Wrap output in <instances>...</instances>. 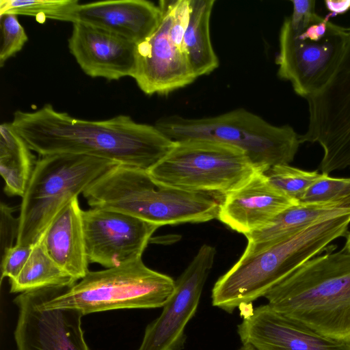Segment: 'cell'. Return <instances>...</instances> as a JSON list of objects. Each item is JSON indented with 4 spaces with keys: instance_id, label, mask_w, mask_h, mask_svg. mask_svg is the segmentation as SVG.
<instances>
[{
    "instance_id": "cell-14",
    "label": "cell",
    "mask_w": 350,
    "mask_h": 350,
    "mask_svg": "<svg viewBox=\"0 0 350 350\" xmlns=\"http://www.w3.org/2000/svg\"><path fill=\"white\" fill-rule=\"evenodd\" d=\"M215 248L203 244L175 281V291L161 314L146 327L138 350H183L185 327L194 317L201 294L213 267Z\"/></svg>"
},
{
    "instance_id": "cell-31",
    "label": "cell",
    "mask_w": 350,
    "mask_h": 350,
    "mask_svg": "<svg viewBox=\"0 0 350 350\" xmlns=\"http://www.w3.org/2000/svg\"><path fill=\"white\" fill-rule=\"evenodd\" d=\"M342 249L346 250L347 252H350V232H349L346 236L345 244Z\"/></svg>"
},
{
    "instance_id": "cell-8",
    "label": "cell",
    "mask_w": 350,
    "mask_h": 350,
    "mask_svg": "<svg viewBox=\"0 0 350 350\" xmlns=\"http://www.w3.org/2000/svg\"><path fill=\"white\" fill-rule=\"evenodd\" d=\"M256 170L238 148L213 140L189 139L174 142L168 153L148 172L163 186L223 197Z\"/></svg>"
},
{
    "instance_id": "cell-13",
    "label": "cell",
    "mask_w": 350,
    "mask_h": 350,
    "mask_svg": "<svg viewBox=\"0 0 350 350\" xmlns=\"http://www.w3.org/2000/svg\"><path fill=\"white\" fill-rule=\"evenodd\" d=\"M89 263L105 269L142 258L158 225L117 211L91 207L83 211Z\"/></svg>"
},
{
    "instance_id": "cell-4",
    "label": "cell",
    "mask_w": 350,
    "mask_h": 350,
    "mask_svg": "<svg viewBox=\"0 0 350 350\" xmlns=\"http://www.w3.org/2000/svg\"><path fill=\"white\" fill-rule=\"evenodd\" d=\"M90 207L122 212L161 226L217 218L219 202L211 195L159 185L148 171L118 165L82 193Z\"/></svg>"
},
{
    "instance_id": "cell-9",
    "label": "cell",
    "mask_w": 350,
    "mask_h": 350,
    "mask_svg": "<svg viewBox=\"0 0 350 350\" xmlns=\"http://www.w3.org/2000/svg\"><path fill=\"white\" fill-rule=\"evenodd\" d=\"M347 36L348 28L315 12L299 18L286 17L279 36L278 76L304 98L315 94L334 73Z\"/></svg>"
},
{
    "instance_id": "cell-6",
    "label": "cell",
    "mask_w": 350,
    "mask_h": 350,
    "mask_svg": "<svg viewBox=\"0 0 350 350\" xmlns=\"http://www.w3.org/2000/svg\"><path fill=\"white\" fill-rule=\"evenodd\" d=\"M118 165L112 161L83 154L41 156L36 161L22 197L15 244L36 245L67 203Z\"/></svg>"
},
{
    "instance_id": "cell-30",
    "label": "cell",
    "mask_w": 350,
    "mask_h": 350,
    "mask_svg": "<svg viewBox=\"0 0 350 350\" xmlns=\"http://www.w3.org/2000/svg\"><path fill=\"white\" fill-rule=\"evenodd\" d=\"M325 4L327 9L331 12L328 16L344 14L350 10V0H326Z\"/></svg>"
},
{
    "instance_id": "cell-20",
    "label": "cell",
    "mask_w": 350,
    "mask_h": 350,
    "mask_svg": "<svg viewBox=\"0 0 350 350\" xmlns=\"http://www.w3.org/2000/svg\"><path fill=\"white\" fill-rule=\"evenodd\" d=\"M350 213V209L299 202L275 217L263 228L245 235L244 253H252L269 243L295 235L323 220Z\"/></svg>"
},
{
    "instance_id": "cell-23",
    "label": "cell",
    "mask_w": 350,
    "mask_h": 350,
    "mask_svg": "<svg viewBox=\"0 0 350 350\" xmlns=\"http://www.w3.org/2000/svg\"><path fill=\"white\" fill-rule=\"evenodd\" d=\"M76 282L46 254L40 242L18 275L10 280L12 293H23L44 288H69Z\"/></svg>"
},
{
    "instance_id": "cell-12",
    "label": "cell",
    "mask_w": 350,
    "mask_h": 350,
    "mask_svg": "<svg viewBox=\"0 0 350 350\" xmlns=\"http://www.w3.org/2000/svg\"><path fill=\"white\" fill-rule=\"evenodd\" d=\"M55 288L23 293L14 299L18 311L14 332L16 350H90L81 311L45 308L44 301Z\"/></svg>"
},
{
    "instance_id": "cell-10",
    "label": "cell",
    "mask_w": 350,
    "mask_h": 350,
    "mask_svg": "<svg viewBox=\"0 0 350 350\" xmlns=\"http://www.w3.org/2000/svg\"><path fill=\"white\" fill-rule=\"evenodd\" d=\"M158 5L161 12L158 26L135 47L133 78L148 95H167L197 79L184 44L189 0H161Z\"/></svg>"
},
{
    "instance_id": "cell-25",
    "label": "cell",
    "mask_w": 350,
    "mask_h": 350,
    "mask_svg": "<svg viewBox=\"0 0 350 350\" xmlns=\"http://www.w3.org/2000/svg\"><path fill=\"white\" fill-rule=\"evenodd\" d=\"M264 174L275 188L299 202L322 175L318 171H306L289 164L271 166Z\"/></svg>"
},
{
    "instance_id": "cell-5",
    "label": "cell",
    "mask_w": 350,
    "mask_h": 350,
    "mask_svg": "<svg viewBox=\"0 0 350 350\" xmlns=\"http://www.w3.org/2000/svg\"><path fill=\"white\" fill-rule=\"evenodd\" d=\"M154 126L174 142L202 139L238 148L262 172L291 163L301 144L299 135L291 126L271 124L243 108L201 118L165 116Z\"/></svg>"
},
{
    "instance_id": "cell-22",
    "label": "cell",
    "mask_w": 350,
    "mask_h": 350,
    "mask_svg": "<svg viewBox=\"0 0 350 350\" xmlns=\"http://www.w3.org/2000/svg\"><path fill=\"white\" fill-rule=\"evenodd\" d=\"M35 163L34 156L25 139L11 123H2L0 125V174L7 195L23 196Z\"/></svg>"
},
{
    "instance_id": "cell-1",
    "label": "cell",
    "mask_w": 350,
    "mask_h": 350,
    "mask_svg": "<svg viewBox=\"0 0 350 350\" xmlns=\"http://www.w3.org/2000/svg\"><path fill=\"white\" fill-rule=\"evenodd\" d=\"M10 123L40 156L83 154L146 171L174 144L154 125L137 122L129 116L83 120L58 111L51 104L33 111H16Z\"/></svg>"
},
{
    "instance_id": "cell-3",
    "label": "cell",
    "mask_w": 350,
    "mask_h": 350,
    "mask_svg": "<svg viewBox=\"0 0 350 350\" xmlns=\"http://www.w3.org/2000/svg\"><path fill=\"white\" fill-rule=\"evenodd\" d=\"M350 213L323 220L291 237L243 253L215 282L212 304L232 313L251 305L311 258L329 248V243L349 233Z\"/></svg>"
},
{
    "instance_id": "cell-26",
    "label": "cell",
    "mask_w": 350,
    "mask_h": 350,
    "mask_svg": "<svg viewBox=\"0 0 350 350\" xmlns=\"http://www.w3.org/2000/svg\"><path fill=\"white\" fill-rule=\"evenodd\" d=\"M299 202L350 209V177L337 178L322 174Z\"/></svg>"
},
{
    "instance_id": "cell-18",
    "label": "cell",
    "mask_w": 350,
    "mask_h": 350,
    "mask_svg": "<svg viewBox=\"0 0 350 350\" xmlns=\"http://www.w3.org/2000/svg\"><path fill=\"white\" fill-rule=\"evenodd\" d=\"M161 16L159 6L149 1H101L79 3L73 23L94 26L137 44L152 33Z\"/></svg>"
},
{
    "instance_id": "cell-29",
    "label": "cell",
    "mask_w": 350,
    "mask_h": 350,
    "mask_svg": "<svg viewBox=\"0 0 350 350\" xmlns=\"http://www.w3.org/2000/svg\"><path fill=\"white\" fill-rule=\"evenodd\" d=\"M14 208L8 204H1V252L12 246L17 238L18 217H14Z\"/></svg>"
},
{
    "instance_id": "cell-27",
    "label": "cell",
    "mask_w": 350,
    "mask_h": 350,
    "mask_svg": "<svg viewBox=\"0 0 350 350\" xmlns=\"http://www.w3.org/2000/svg\"><path fill=\"white\" fill-rule=\"evenodd\" d=\"M0 66L2 67L9 58L23 48L28 36L17 15L14 14L0 15Z\"/></svg>"
},
{
    "instance_id": "cell-32",
    "label": "cell",
    "mask_w": 350,
    "mask_h": 350,
    "mask_svg": "<svg viewBox=\"0 0 350 350\" xmlns=\"http://www.w3.org/2000/svg\"><path fill=\"white\" fill-rule=\"evenodd\" d=\"M239 350H255L253 347L250 345H243Z\"/></svg>"
},
{
    "instance_id": "cell-11",
    "label": "cell",
    "mask_w": 350,
    "mask_h": 350,
    "mask_svg": "<svg viewBox=\"0 0 350 350\" xmlns=\"http://www.w3.org/2000/svg\"><path fill=\"white\" fill-rule=\"evenodd\" d=\"M307 131L300 142L318 143L323 150L322 174L350 167V27L339 62L327 83L306 98Z\"/></svg>"
},
{
    "instance_id": "cell-19",
    "label": "cell",
    "mask_w": 350,
    "mask_h": 350,
    "mask_svg": "<svg viewBox=\"0 0 350 350\" xmlns=\"http://www.w3.org/2000/svg\"><path fill=\"white\" fill-rule=\"evenodd\" d=\"M48 256L76 282L89 271L78 197L57 214L38 241Z\"/></svg>"
},
{
    "instance_id": "cell-17",
    "label": "cell",
    "mask_w": 350,
    "mask_h": 350,
    "mask_svg": "<svg viewBox=\"0 0 350 350\" xmlns=\"http://www.w3.org/2000/svg\"><path fill=\"white\" fill-rule=\"evenodd\" d=\"M136 44L118 35L83 23H72L68 49L83 71L91 77L133 78Z\"/></svg>"
},
{
    "instance_id": "cell-7",
    "label": "cell",
    "mask_w": 350,
    "mask_h": 350,
    "mask_svg": "<svg viewBox=\"0 0 350 350\" xmlns=\"http://www.w3.org/2000/svg\"><path fill=\"white\" fill-rule=\"evenodd\" d=\"M170 276L148 267L142 258L100 271H89L69 288H56L46 308H75L84 315L118 309L163 308L175 291Z\"/></svg>"
},
{
    "instance_id": "cell-2",
    "label": "cell",
    "mask_w": 350,
    "mask_h": 350,
    "mask_svg": "<svg viewBox=\"0 0 350 350\" xmlns=\"http://www.w3.org/2000/svg\"><path fill=\"white\" fill-rule=\"evenodd\" d=\"M329 249L304 263L265 297L276 311L350 345V253Z\"/></svg>"
},
{
    "instance_id": "cell-24",
    "label": "cell",
    "mask_w": 350,
    "mask_h": 350,
    "mask_svg": "<svg viewBox=\"0 0 350 350\" xmlns=\"http://www.w3.org/2000/svg\"><path fill=\"white\" fill-rule=\"evenodd\" d=\"M79 5L77 0H1L0 15L33 16L40 23L49 18L73 23Z\"/></svg>"
},
{
    "instance_id": "cell-21",
    "label": "cell",
    "mask_w": 350,
    "mask_h": 350,
    "mask_svg": "<svg viewBox=\"0 0 350 350\" xmlns=\"http://www.w3.org/2000/svg\"><path fill=\"white\" fill-rule=\"evenodd\" d=\"M215 0H189V17L184 44L189 64L196 77L208 75L219 67L210 33Z\"/></svg>"
},
{
    "instance_id": "cell-15",
    "label": "cell",
    "mask_w": 350,
    "mask_h": 350,
    "mask_svg": "<svg viewBox=\"0 0 350 350\" xmlns=\"http://www.w3.org/2000/svg\"><path fill=\"white\" fill-rule=\"evenodd\" d=\"M249 306L241 308L237 332L243 345L255 350H350V345L322 335L269 304Z\"/></svg>"
},
{
    "instance_id": "cell-28",
    "label": "cell",
    "mask_w": 350,
    "mask_h": 350,
    "mask_svg": "<svg viewBox=\"0 0 350 350\" xmlns=\"http://www.w3.org/2000/svg\"><path fill=\"white\" fill-rule=\"evenodd\" d=\"M33 245H18L14 244L2 252L1 263L2 282L4 278L9 280L14 279L25 265Z\"/></svg>"
},
{
    "instance_id": "cell-16",
    "label": "cell",
    "mask_w": 350,
    "mask_h": 350,
    "mask_svg": "<svg viewBox=\"0 0 350 350\" xmlns=\"http://www.w3.org/2000/svg\"><path fill=\"white\" fill-rule=\"evenodd\" d=\"M298 203L275 188L264 172L258 170L222 197L217 219L246 235L263 228L280 213Z\"/></svg>"
}]
</instances>
